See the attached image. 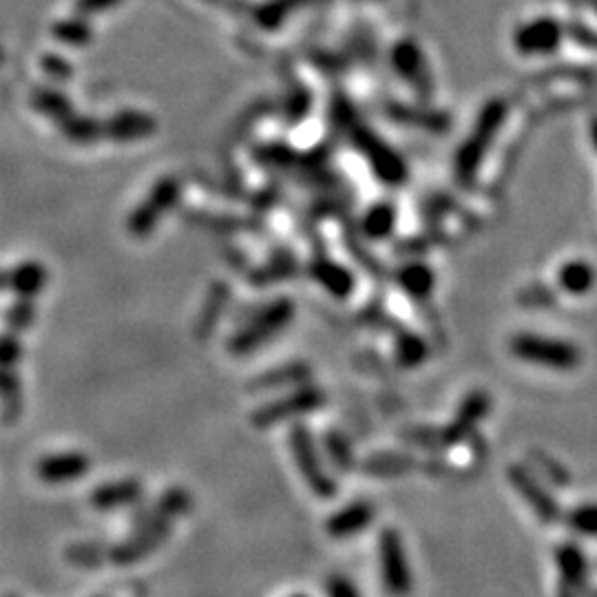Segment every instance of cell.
I'll use <instances>...</instances> for the list:
<instances>
[{"label": "cell", "instance_id": "6da1fadb", "mask_svg": "<svg viewBox=\"0 0 597 597\" xmlns=\"http://www.w3.org/2000/svg\"><path fill=\"white\" fill-rule=\"evenodd\" d=\"M507 102L502 98H491L485 102V107L480 109L478 118L474 122V129H471L469 138L458 146L456 157H454V171L456 180L460 184H471L474 177L483 164L485 155L489 151L491 142H494L496 133L500 131L502 122L507 118Z\"/></svg>", "mask_w": 597, "mask_h": 597}, {"label": "cell", "instance_id": "2e32d148", "mask_svg": "<svg viewBox=\"0 0 597 597\" xmlns=\"http://www.w3.org/2000/svg\"><path fill=\"white\" fill-rule=\"evenodd\" d=\"M142 483L135 478L113 480V483H102L98 489H93L91 505L100 511H118L138 505L142 500Z\"/></svg>", "mask_w": 597, "mask_h": 597}, {"label": "cell", "instance_id": "5bb4252c", "mask_svg": "<svg viewBox=\"0 0 597 597\" xmlns=\"http://www.w3.org/2000/svg\"><path fill=\"white\" fill-rule=\"evenodd\" d=\"M157 129L153 115L144 111H120L102 122V138L113 142H138L151 138Z\"/></svg>", "mask_w": 597, "mask_h": 597}, {"label": "cell", "instance_id": "ab89813d", "mask_svg": "<svg viewBox=\"0 0 597 597\" xmlns=\"http://www.w3.org/2000/svg\"><path fill=\"white\" fill-rule=\"evenodd\" d=\"M43 67H45V71L49 73L51 78L62 80V78H69V76H71L69 62H67V60H62V58H58V56H45Z\"/></svg>", "mask_w": 597, "mask_h": 597}, {"label": "cell", "instance_id": "74e56055", "mask_svg": "<svg viewBox=\"0 0 597 597\" xmlns=\"http://www.w3.org/2000/svg\"><path fill=\"white\" fill-rule=\"evenodd\" d=\"M18 396H20L18 374L12 368H3V365H0V398H3V401H18Z\"/></svg>", "mask_w": 597, "mask_h": 597}, {"label": "cell", "instance_id": "3957f363", "mask_svg": "<svg viewBox=\"0 0 597 597\" xmlns=\"http://www.w3.org/2000/svg\"><path fill=\"white\" fill-rule=\"evenodd\" d=\"M292 319H295V303L290 299H277L268 303L264 310L255 314V319H250L246 326L228 341V352L246 356L261 350L268 341L279 337V334L290 326Z\"/></svg>", "mask_w": 597, "mask_h": 597}, {"label": "cell", "instance_id": "8992f818", "mask_svg": "<svg viewBox=\"0 0 597 597\" xmlns=\"http://www.w3.org/2000/svg\"><path fill=\"white\" fill-rule=\"evenodd\" d=\"M376 551H379V569L387 595L410 597L414 591V571L407 560L401 533L396 529H383Z\"/></svg>", "mask_w": 597, "mask_h": 597}, {"label": "cell", "instance_id": "836d02e7", "mask_svg": "<svg viewBox=\"0 0 597 597\" xmlns=\"http://www.w3.org/2000/svg\"><path fill=\"white\" fill-rule=\"evenodd\" d=\"M36 319V310H34V301L25 299V297H18V301H14L12 306H9L7 314H5V321L9 330L14 334L16 332H25L29 330L31 323Z\"/></svg>", "mask_w": 597, "mask_h": 597}, {"label": "cell", "instance_id": "603a6c76", "mask_svg": "<svg viewBox=\"0 0 597 597\" xmlns=\"http://www.w3.org/2000/svg\"><path fill=\"white\" fill-rule=\"evenodd\" d=\"M314 3H321V0H268V3L257 7L255 20L264 29H277L288 16Z\"/></svg>", "mask_w": 597, "mask_h": 597}, {"label": "cell", "instance_id": "7402d4cb", "mask_svg": "<svg viewBox=\"0 0 597 597\" xmlns=\"http://www.w3.org/2000/svg\"><path fill=\"white\" fill-rule=\"evenodd\" d=\"M390 118L403 124H412V127H421L432 133H443L449 129V115L441 111H429V109H412L403 107V104H394V107L387 109Z\"/></svg>", "mask_w": 597, "mask_h": 597}, {"label": "cell", "instance_id": "ffe728a7", "mask_svg": "<svg viewBox=\"0 0 597 597\" xmlns=\"http://www.w3.org/2000/svg\"><path fill=\"white\" fill-rule=\"evenodd\" d=\"M396 281L412 299H427L432 297L436 277L434 270L423 264V261H414V264H407L398 270Z\"/></svg>", "mask_w": 597, "mask_h": 597}, {"label": "cell", "instance_id": "9a60e30c", "mask_svg": "<svg viewBox=\"0 0 597 597\" xmlns=\"http://www.w3.org/2000/svg\"><path fill=\"white\" fill-rule=\"evenodd\" d=\"M509 480L511 485L516 487L518 494L529 502V507L536 511L547 525H553V522L560 518V509L555 505V500L536 483V480H533V476L525 467L513 465L509 469Z\"/></svg>", "mask_w": 597, "mask_h": 597}, {"label": "cell", "instance_id": "cb8c5ba5", "mask_svg": "<svg viewBox=\"0 0 597 597\" xmlns=\"http://www.w3.org/2000/svg\"><path fill=\"white\" fill-rule=\"evenodd\" d=\"M60 129L67 140L76 144H91L102 138V122L78 113H73L65 122H60Z\"/></svg>", "mask_w": 597, "mask_h": 597}, {"label": "cell", "instance_id": "9c48e42d", "mask_svg": "<svg viewBox=\"0 0 597 597\" xmlns=\"http://www.w3.org/2000/svg\"><path fill=\"white\" fill-rule=\"evenodd\" d=\"M352 142L356 149H359L368 162L372 164L374 173L381 177L385 184H401L407 177V166L405 160L396 151H392L383 140L376 138V135L368 129L359 127L352 129Z\"/></svg>", "mask_w": 597, "mask_h": 597}, {"label": "cell", "instance_id": "d4e9b609", "mask_svg": "<svg viewBox=\"0 0 597 597\" xmlns=\"http://www.w3.org/2000/svg\"><path fill=\"white\" fill-rule=\"evenodd\" d=\"M54 36L69 47H87L93 40V29L85 16H71L54 25Z\"/></svg>", "mask_w": 597, "mask_h": 597}, {"label": "cell", "instance_id": "ac0fdd59", "mask_svg": "<svg viewBox=\"0 0 597 597\" xmlns=\"http://www.w3.org/2000/svg\"><path fill=\"white\" fill-rule=\"evenodd\" d=\"M310 275L317 279L332 297H337V299L350 297V292L354 290V279L350 275V270H345L343 266L334 264V261H330V259L314 261V264L310 266Z\"/></svg>", "mask_w": 597, "mask_h": 597}, {"label": "cell", "instance_id": "f546056e", "mask_svg": "<svg viewBox=\"0 0 597 597\" xmlns=\"http://www.w3.org/2000/svg\"><path fill=\"white\" fill-rule=\"evenodd\" d=\"M310 376V368L306 363H288L284 368H277L272 372H266L259 379V387H281L290 383H303Z\"/></svg>", "mask_w": 597, "mask_h": 597}, {"label": "cell", "instance_id": "e575fe53", "mask_svg": "<svg viewBox=\"0 0 597 597\" xmlns=\"http://www.w3.org/2000/svg\"><path fill=\"white\" fill-rule=\"evenodd\" d=\"M326 449L334 465L341 467V471H350V467L354 465V454L350 443L339 432H330L326 436Z\"/></svg>", "mask_w": 597, "mask_h": 597}, {"label": "cell", "instance_id": "f6af8a7d", "mask_svg": "<svg viewBox=\"0 0 597 597\" xmlns=\"http://www.w3.org/2000/svg\"><path fill=\"white\" fill-rule=\"evenodd\" d=\"M208 3H215V0H208Z\"/></svg>", "mask_w": 597, "mask_h": 597}, {"label": "cell", "instance_id": "52a82bcc", "mask_svg": "<svg viewBox=\"0 0 597 597\" xmlns=\"http://www.w3.org/2000/svg\"><path fill=\"white\" fill-rule=\"evenodd\" d=\"M326 403V394H323L319 387L314 385H303L297 387L295 392H290L288 396L279 398V401L266 403L264 407L253 414V425L259 429L266 427H275L279 423L292 421V418L306 416Z\"/></svg>", "mask_w": 597, "mask_h": 597}, {"label": "cell", "instance_id": "d6a6232c", "mask_svg": "<svg viewBox=\"0 0 597 597\" xmlns=\"http://www.w3.org/2000/svg\"><path fill=\"white\" fill-rule=\"evenodd\" d=\"M567 525L582 536H597V502H584V505L571 509Z\"/></svg>", "mask_w": 597, "mask_h": 597}, {"label": "cell", "instance_id": "83f0119b", "mask_svg": "<svg viewBox=\"0 0 597 597\" xmlns=\"http://www.w3.org/2000/svg\"><path fill=\"white\" fill-rule=\"evenodd\" d=\"M394 222H396V211L387 202H381L372 206L368 215H365L363 230L370 239H376V242H379V239H385L392 233Z\"/></svg>", "mask_w": 597, "mask_h": 597}, {"label": "cell", "instance_id": "7a4b0ae2", "mask_svg": "<svg viewBox=\"0 0 597 597\" xmlns=\"http://www.w3.org/2000/svg\"><path fill=\"white\" fill-rule=\"evenodd\" d=\"M509 350L520 361L555 372H571L582 363V352L575 343L533 332L513 334L509 339Z\"/></svg>", "mask_w": 597, "mask_h": 597}, {"label": "cell", "instance_id": "44dd1931", "mask_svg": "<svg viewBox=\"0 0 597 597\" xmlns=\"http://www.w3.org/2000/svg\"><path fill=\"white\" fill-rule=\"evenodd\" d=\"M558 564L562 573V591L567 597H575L580 591L586 573V560L584 553L575 547V544H567L558 551Z\"/></svg>", "mask_w": 597, "mask_h": 597}, {"label": "cell", "instance_id": "f35d334b", "mask_svg": "<svg viewBox=\"0 0 597 597\" xmlns=\"http://www.w3.org/2000/svg\"><path fill=\"white\" fill-rule=\"evenodd\" d=\"M122 3V0H78L76 3V12L80 16H98V14H104L109 12V9L118 7Z\"/></svg>", "mask_w": 597, "mask_h": 597}, {"label": "cell", "instance_id": "4fadbf2b", "mask_svg": "<svg viewBox=\"0 0 597 597\" xmlns=\"http://www.w3.org/2000/svg\"><path fill=\"white\" fill-rule=\"evenodd\" d=\"M374 516H376V509L372 502L359 498L334 511L328 518L326 529L332 538L348 540L359 536V533H363L365 529H370Z\"/></svg>", "mask_w": 597, "mask_h": 597}, {"label": "cell", "instance_id": "7c38bea8", "mask_svg": "<svg viewBox=\"0 0 597 597\" xmlns=\"http://www.w3.org/2000/svg\"><path fill=\"white\" fill-rule=\"evenodd\" d=\"M392 65L398 71V76L410 82L421 96L432 93V73L427 69L425 56L421 47L416 45V40H398L392 49Z\"/></svg>", "mask_w": 597, "mask_h": 597}, {"label": "cell", "instance_id": "b9f144b4", "mask_svg": "<svg viewBox=\"0 0 597 597\" xmlns=\"http://www.w3.org/2000/svg\"><path fill=\"white\" fill-rule=\"evenodd\" d=\"M591 138H593V144L597 146V118H595L593 124H591Z\"/></svg>", "mask_w": 597, "mask_h": 597}, {"label": "cell", "instance_id": "ee69618b", "mask_svg": "<svg viewBox=\"0 0 597 597\" xmlns=\"http://www.w3.org/2000/svg\"><path fill=\"white\" fill-rule=\"evenodd\" d=\"M5 597H18V595H5Z\"/></svg>", "mask_w": 597, "mask_h": 597}, {"label": "cell", "instance_id": "1f68e13d", "mask_svg": "<svg viewBox=\"0 0 597 597\" xmlns=\"http://www.w3.org/2000/svg\"><path fill=\"white\" fill-rule=\"evenodd\" d=\"M226 299H228V290H226V286L219 284L211 292V297H208L206 310L202 312V317H199V321H197V332L202 334V337H206V334L211 332V326H215V321L219 317H222V310H224Z\"/></svg>", "mask_w": 597, "mask_h": 597}, {"label": "cell", "instance_id": "7bdbcfd3", "mask_svg": "<svg viewBox=\"0 0 597 597\" xmlns=\"http://www.w3.org/2000/svg\"><path fill=\"white\" fill-rule=\"evenodd\" d=\"M290 597H310V595H303V593H297V595H290Z\"/></svg>", "mask_w": 597, "mask_h": 597}, {"label": "cell", "instance_id": "4dcf8cb0", "mask_svg": "<svg viewBox=\"0 0 597 597\" xmlns=\"http://www.w3.org/2000/svg\"><path fill=\"white\" fill-rule=\"evenodd\" d=\"M188 509H191V496H188L184 489H171L169 494L162 496L160 502H157V507L151 511V516L171 522L177 516H184Z\"/></svg>", "mask_w": 597, "mask_h": 597}, {"label": "cell", "instance_id": "30bf717a", "mask_svg": "<svg viewBox=\"0 0 597 597\" xmlns=\"http://www.w3.org/2000/svg\"><path fill=\"white\" fill-rule=\"evenodd\" d=\"M564 38V27L551 16H542L520 25L513 34V47L525 56H547L558 51Z\"/></svg>", "mask_w": 597, "mask_h": 597}, {"label": "cell", "instance_id": "f1b7e54d", "mask_svg": "<svg viewBox=\"0 0 597 597\" xmlns=\"http://www.w3.org/2000/svg\"><path fill=\"white\" fill-rule=\"evenodd\" d=\"M412 469V458L403 454H379L365 460V471L372 476H398Z\"/></svg>", "mask_w": 597, "mask_h": 597}, {"label": "cell", "instance_id": "4316f807", "mask_svg": "<svg viewBox=\"0 0 597 597\" xmlns=\"http://www.w3.org/2000/svg\"><path fill=\"white\" fill-rule=\"evenodd\" d=\"M31 102H34V107L40 113H45L47 118L56 120L58 124L65 122L69 115L76 113L71 107V102L56 89H38L34 93V98H31Z\"/></svg>", "mask_w": 597, "mask_h": 597}, {"label": "cell", "instance_id": "277c9868", "mask_svg": "<svg viewBox=\"0 0 597 597\" xmlns=\"http://www.w3.org/2000/svg\"><path fill=\"white\" fill-rule=\"evenodd\" d=\"M491 410V398L487 392H471L463 403H460L456 418L443 429H414L410 432V441L425 447H452L474 432L480 421Z\"/></svg>", "mask_w": 597, "mask_h": 597}, {"label": "cell", "instance_id": "60d3db41", "mask_svg": "<svg viewBox=\"0 0 597 597\" xmlns=\"http://www.w3.org/2000/svg\"><path fill=\"white\" fill-rule=\"evenodd\" d=\"M573 38L578 40V43L584 45V47L597 49V34H595V31H591L589 27H575L573 29Z\"/></svg>", "mask_w": 597, "mask_h": 597}, {"label": "cell", "instance_id": "8fae6325", "mask_svg": "<svg viewBox=\"0 0 597 597\" xmlns=\"http://www.w3.org/2000/svg\"><path fill=\"white\" fill-rule=\"evenodd\" d=\"M91 469V460L82 452L47 454L36 463V476L47 485H65L82 480Z\"/></svg>", "mask_w": 597, "mask_h": 597}, {"label": "cell", "instance_id": "5b68a950", "mask_svg": "<svg viewBox=\"0 0 597 597\" xmlns=\"http://www.w3.org/2000/svg\"><path fill=\"white\" fill-rule=\"evenodd\" d=\"M288 441H290V452H292V458H295L299 474L303 480H306V485L310 487L312 494L319 498H332L337 494V480L328 474L326 465H323L321 452L317 443H314L310 427L297 423L290 429Z\"/></svg>", "mask_w": 597, "mask_h": 597}, {"label": "cell", "instance_id": "d590c367", "mask_svg": "<svg viewBox=\"0 0 597 597\" xmlns=\"http://www.w3.org/2000/svg\"><path fill=\"white\" fill-rule=\"evenodd\" d=\"M23 345L16 339V334H0V365L3 368H14V365L23 359Z\"/></svg>", "mask_w": 597, "mask_h": 597}, {"label": "cell", "instance_id": "484cf974", "mask_svg": "<svg viewBox=\"0 0 597 597\" xmlns=\"http://www.w3.org/2000/svg\"><path fill=\"white\" fill-rule=\"evenodd\" d=\"M429 356V345L414 332H403L396 339V359L403 368H418Z\"/></svg>", "mask_w": 597, "mask_h": 597}, {"label": "cell", "instance_id": "ba28073f", "mask_svg": "<svg viewBox=\"0 0 597 597\" xmlns=\"http://www.w3.org/2000/svg\"><path fill=\"white\" fill-rule=\"evenodd\" d=\"M177 197H180V182H177L175 177H162V180H157L149 197L131 213L127 222L129 233L135 237L151 235L155 226L160 224V217L169 213L175 206Z\"/></svg>", "mask_w": 597, "mask_h": 597}, {"label": "cell", "instance_id": "e0dca14e", "mask_svg": "<svg viewBox=\"0 0 597 597\" xmlns=\"http://www.w3.org/2000/svg\"><path fill=\"white\" fill-rule=\"evenodd\" d=\"M49 281V272L38 261H25L12 270L0 272V290H14L18 297L34 299L36 295L45 290Z\"/></svg>", "mask_w": 597, "mask_h": 597}, {"label": "cell", "instance_id": "d6986e66", "mask_svg": "<svg viewBox=\"0 0 597 597\" xmlns=\"http://www.w3.org/2000/svg\"><path fill=\"white\" fill-rule=\"evenodd\" d=\"M595 279H597L595 268L589 264V261H582V259L567 261V264H564L558 272L560 288L571 297L589 295L595 286Z\"/></svg>", "mask_w": 597, "mask_h": 597}, {"label": "cell", "instance_id": "8d00e7d4", "mask_svg": "<svg viewBox=\"0 0 597 597\" xmlns=\"http://www.w3.org/2000/svg\"><path fill=\"white\" fill-rule=\"evenodd\" d=\"M326 595L328 597H363L359 586L341 573H332L326 580Z\"/></svg>", "mask_w": 597, "mask_h": 597}]
</instances>
